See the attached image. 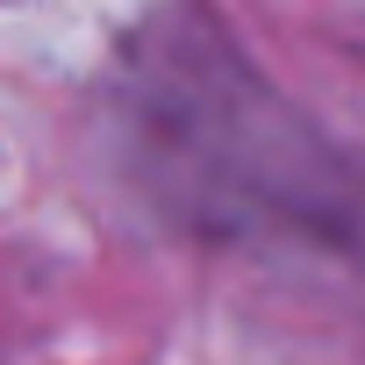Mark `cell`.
<instances>
[{"instance_id": "cell-1", "label": "cell", "mask_w": 365, "mask_h": 365, "mask_svg": "<svg viewBox=\"0 0 365 365\" xmlns=\"http://www.w3.org/2000/svg\"><path fill=\"white\" fill-rule=\"evenodd\" d=\"M108 129L129 187L194 237H272L315 251L365 244V165L294 115L187 0L129 36L108 79Z\"/></svg>"}]
</instances>
